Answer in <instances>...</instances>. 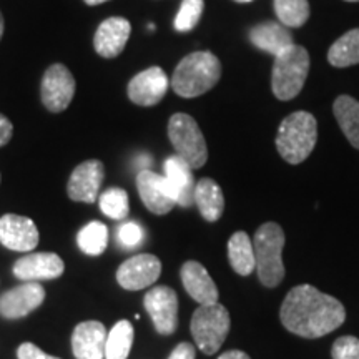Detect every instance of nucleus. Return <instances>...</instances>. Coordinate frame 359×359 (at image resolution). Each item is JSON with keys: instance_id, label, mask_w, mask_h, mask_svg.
I'll return each instance as SVG.
<instances>
[{"instance_id": "31", "label": "nucleus", "mask_w": 359, "mask_h": 359, "mask_svg": "<svg viewBox=\"0 0 359 359\" xmlns=\"http://www.w3.org/2000/svg\"><path fill=\"white\" fill-rule=\"evenodd\" d=\"M143 236H145V231L138 223L135 222H127L123 223L122 226L116 231V238H118V243L125 250L137 248L138 245H142Z\"/></svg>"}, {"instance_id": "34", "label": "nucleus", "mask_w": 359, "mask_h": 359, "mask_svg": "<svg viewBox=\"0 0 359 359\" xmlns=\"http://www.w3.org/2000/svg\"><path fill=\"white\" fill-rule=\"evenodd\" d=\"M196 349L191 343H180L177 348L173 349L168 359H195Z\"/></svg>"}, {"instance_id": "38", "label": "nucleus", "mask_w": 359, "mask_h": 359, "mask_svg": "<svg viewBox=\"0 0 359 359\" xmlns=\"http://www.w3.org/2000/svg\"><path fill=\"white\" fill-rule=\"evenodd\" d=\"M2 35H4V17L2 13H0V39H2Z\"/></svg>"}, {"instance_id": "37", "label": "nucleus", "mask_w": 359, "mask_h": 359, "mask_svg": "<svg viewBox=\"0 0 359 359\" xmlns=\"http://www.w3.org/2000/svg\"><path fill=\"white\" fill-rule=\"evenodd\" d=\"M83 2L87 4V6H100V4L109 2V0H83Z\"/></svg>"}, {"instance_id": "4", "label": "nucleus", "mask_w": 359, "mask_h": 359, "mask_svg": "<svg viewBox=\"0 0 359 359\" xmlns=\"http://www.w3.org/2000/svg\"><path fill=\"white\" fill-rule=\"evenodd\" d=\"M285 231L278 223H263L255 233L253 250L259 281L266 288H276L285 278L283 264Z\"/></svg>"}, {"instance_id": "25", "label": "nucleus", "mask_w": 359, "mask_h": 359, "mask_svg": "<svg viewBox=\"0 0 359 359\" xmlns=\"http://www.w3.org/2000/svg\"><path fill=\"white\" fill-rule=\"evenodd\" d=\"M327 62L338 69L359 64V29L349 30L331 45Z\"/></svg>"}, {"instance_id": "1", "label": "nucleus", "mask_w": 359, "mask_h": 359, "mask_svg": "<svg viewBox=\"0 0 359 359\" xmlns=\"http://www.w3.org/2000/svg\"><path fill=\"white\" fill-rule=\"evenodd\" d=\"M283 326L306 339L333 333L346 320L343 303L311 285H299L286 294L280 309Z\"/></svg>"}, {"instance_id": "21", "label": "nucleus", "mask_w": 359, "mask_h": 359, "mask_svg": "<svg viewBox=\"0 0 359 359\" xmlns=\"http://www.w3.org/2000/svg\"><path fill=\"white\" fill-rule=\"evenodd\" d=\"M250 40L259 50L271 53L275 57L294 43L288 27L280 22H264V24L257 25L255 29H251Z\"/></svg>"}, {"instance_id": "11", "label": "nucleus", "mask_w": 359, "mask_h": 359, "mask_svg": "<svg viewBox=\"0 0 359 359\" xmlns=\"http://www.w3.org/2000/svg\"><path fill=\"white\" fill-rule=\"evenodd\" d=\"M161 275V262L155 255H137L122 263L116 271V281L123 290H145L158 280Z\"/></svg>"}, {"instance_id": "18", "label": "nucleus", "mask_w": 359, "mask_h": 359, "mask_svg": "<svg viewBox=\"0 0 359 359\" xmlns=\"http://www.w3.org/2000/svg\"><path fill=\"white\" fill-rule=\"evenodd\" d=\"M132 32V25L123 17H110L98 25L93 45L100 57L115 58L123 52Z\"/></svg>"}, {"instance_id": "27", "label": "nucleus", "mask_w": 359, "mask_h": 359, "mask_svg": "<svg viewBox=\"0 0 359 359\" xmlns=\"http://www.w3.org/2000/svg\"><path fill=\"white\" fill-rule=\"evenodd\" d=\"M79 248L88 257H98L109 245V230L100 222H90L85 224L77 235Z\"/></svg>"}, {"instance_id": "13", "label": "nucleus", "mask_w": 359, "mask_h": 359, "mask_svg": "<svg viewBox=\"0 0 359 359\" xmlns=\"http://www.w3.org/2000/svg\"><path fill=\"white\" fill-rule=\"evenodd\" d=\"M45 299V290L37 281H27L0 296V316L19 320L35 311Z\"/></svg>"}, {"instance_id": "24", "label": "nucleus", "mask_w": 359, "mask_h": 359, "mask_svg": "<svg viewBox=\"0 0 359 359\" xmlns=\"http://www.w3.org/2000/svg\"><path fill=\"white\" fill-rule=\"evenodd\" d=\"M333 111L341 132L359 150V102L349 95H339L333 103Z\"/></svg>"}, {"instance_id": "17", "label": "nucleus", "mask_w": 359, "mask_h": 359, "mask_svg": "<svg viewBox=\"0 0 359 359\" xmlns=\"http://www.w3.org/2000/svg\"><path fill=\"white\" fill-rule=\"evenodd\" d=\"M107 330L100 321H83L72 333V351L77 359H103L107 346Z\"/></svg>"}, {"instance_id": "26", "label": "nucleus", "mask_w": 359, "mask_h": 359, "mask_svg": "<svg viewBox=\"0 0 359 359\" xmlns=\"http://www.w3.org/2000/svg\"><path fill=\"white\" fill-rule=\"evenodd\" d=\"M133 326L127 320L118 321L107 334L105 359H127L133 346Z\"/></svg>"}, {"instance_id": "7", "label": "nucleus", "mask_w": 359, "mask_h": 359, "mask_svg": "<svg viewBox=\"0 0 359 359\" xmlns=\"http://www.w3.org/2000/svg\"><path fill=\"white\" fill-rule=\"evenodd\" d=\"M168 138L177 151L193 170L203 167L208 160V148L195 118L187 114H175L168 120Z\"/></svg>"}, {"instance_id": "14", "label": "nucleus", "mask_w": 359, "mask_h": 359, "mask_svg": "<svg viewBox=\"0 0 359 359\" xmlns=\"http://www.w3.org/2000/svg\"><path fill=\"white\" fill-rule=\"evenodd\" d=\"M40 233L30 218L20 215H4L0 218V243L12 251H32L37 248Z\"/></svg>"}, {"instance_id": "23", "label": "nucleus", "mask_w": 359, "mask_h": 359, "mask_svg": "<svg viewBox=\"0 0 359 359\" xmlns=\"http://www.w3.org/2000/svg\"><path fill=\"white\" fill-rule=\"evenodd\" d=\"M228 259H230L231 268L240 276H248L253 273V269H257L253 241L245 231H236L231 235L228 241Z\"/></svg>"}, {"instance_id": "5", "label": "nucleus", "mask_w": 359, "mask_h": 359, "mask_svg": "<svg viewBox=\"0 0 359 359\" xmlns=\"http://www.w3.org/2000/svg\"><path fill=\"white\" fill-rule=\"evenodd\" d=\"M309 53L302 45L293 43L275 57L271 72V88L278 100H293L306 83Z\"/></svg>"}, {"instance_id": "33", "label": "nucleus", "mask_w": 359, "mask_h": 359, "mask_svg": "<svg viewBox=\"0 0 359 359\" xmlns=\"http://www.w3.org/2000/svg\"><path fill=\"white\" fill-rule=\"evenodd\" d=\"M17 358L19 359H60L42 351V349L35 346L34 343H22L19 349H17Z\"/></svg>"}, {"instance_id": "22", "label": "nucleus", "mask_w": 359, "mask_h": 359, "mask_svg": "<svg viewBox=\"0 0 359 359\" xmlns=\"http://www.w3.org/2000/svg\"><path fill=\"white\" fill-rule=\"evenodd\" d=\"M195 203L201 217L213 223L222 218L224 212V196L222 188L212 178H201L195 185Z\"/></svg>"}, {"instance_id": "3", "label": "nucleus", "mask_w": 359, "mask_h": 359, "mask_svg": "<svg viewBox=\"0 0 359 359\" xmlns=\"http://www.w3.org/2000/svg\"><path fill=\"white\" fill-rule=\"evenodd\" d=\"M318 140L316 118L309 111H294L283 120L276 133V150L291 165L311 155Z\"/></svg>"}, {"instance_id": "28", "label": "nucleus", "mask_w": 359, "mask_h": 359, "mask_svg": "<svg viewBox=\"0 0 359 359\" xmlns=\"http://www.w3.org/2000/svg\"><path fill=\"white\" fill-rule=\"evenodd\" d=\"M275 13L288 29H298L309 19L308 0H275Z\"/></svg>"}, {"instance_id": "19", "label": "nucleus", "mask_w": 359, "mask_h": 359, "mask_svg": "<svg viewBox=\"0 0 359 359\" xmlns=\"http://www.w3.org/2000/svg\"><path fill=\"white\" fill-rule=\"evenodd\" d=\"M183 288L200 306L218 303V288L206 268L198 262H187L180 269Z\"/></svg>"}, {"instance_id": "39", "label": "nucleus", "mask_w": 359, "mask_h": 359, "mask_svg": "<svg viewBox=\"0 0 359 359\" xmlns=\"http://www.w3.org/2000/svg\"><path fill=\"white\" fill-rule=\"evenodd\" d=\"M235 2H240V4H246V2H251V0H235Z\"/></svg>"}, {"instance_id": "2", "label": "nucleus", "mask_w": 359, "mask_h": 359, "mask_svg": "<svg viewBox=\"0 0 359 359\" xmlns=\"http://www.w3.org/2000/svg\"><path fill=\"white\" fill-rule=\"evenodd\" d=\"M222 77V64L212 52H193L177 65L172 87L177 95L195 98L212 90Z\"/></svg>"}, {"instance_id": "35", "label": "nucleus", "mask_w": 359, "mask_h": 359, "mask_svg": "<svg viewBox=\"0 0 359 359\" xmlns=\"http://www.w3.org/2000/svg\"><path fill=\"white\" fill-rule=\"evenodd\" d=\"M13 135V125L6 115L0 114V147L7 145Z\"/></svg>"}, {"instance_id": "15", "label": "nucleus", "mask_w": 359, "mask_h": 359, "mask_svg": "<svg viewBox=\"0 0 359 359\" xmlns=\"http://www.w3.org/2000/svg\"><path fill=\"white\" fill-rule=\"evenodd\" d=\"M168 87L167 74L160 67H150L130 80L127 92L130 100L137 105L154 107L165 97Z\"/></svg>"}, {"instance_id": "10", "label": "nucleus", "mask_w": 359, "mask_h": 359, "mask_svg": "<svg viewBox=\"0 0 359 359\" xmlns=\"http://www.w3.org/2000/svg\"><path fill=\"white\" fill-rule=\"evenodd\" d=\"M137 190L143 205L155 215H167L177 205L173 190L165 175H158L151 170H142L137 175Z\"/></svg>"}, {"instance_id": "29", "label": "nucleus", "mask_w": 359, "mask_h": 359, "mask_svg": "<svg viewBox=\"0 0 359 359\" xmlns=\"http://www.w3.org/2000/svg\"><path fill=\"white\" fill-rule=\"evenodd\" d=\"M100 210L111 219L127 218L130 212L128 195L122 188H110L100 195Z\"/></svg>"}, {"instance_id": "36", "label": "nucleus", "mask_w": 359, "mask_h": 359, "mask_svg": "<svg viewBox=\"0 0 359 359\" xmlns=\"http://www.w3.org/2000/svg\"><path fill=\"white\" fill-rule=\"evenodd\" d=\"M218 359H251V358L246 353L240 351V349H231V351L223 353Z\"/></svg>"}, {"instance_id": "8", "label": "nucleus", "mask_w": 359, "mask_h": 359, "mask_svg": "<svg viewBox=\"0 0 359 359\" xmlns=\"http://www.w3.org/2000/svg\"><path fill=\"white\" fill-rule=\"evenodd\" d=\"M75 95V79L72 72L62 64H53L43 74L40 85V97L52 114L69 109Z\"/></svg>"}, {"instance_id": "9", "label": "nucleus", "mask_w": 359, "mask_h": 359, "mask_svg": "<svg viewBox=\"0 0 359 359\" xmlns=\"http://www.w3.org/2000/svg\"><path fill=\"white\" fill-rule=\"evenodd\" d=\"M156 333L173 334L178 326V296L168 286H155L143 298Z\"/></svg>"}, {"instance_id": "30", "label": "nucleus", "mask_w": 359, "mask_h": 359, "mask_svg": "<svg viewBox=\"0 0 359 359\" xmlns=\"http://www.w3.org/2000/svg\"><path fill=\"white\" fill-rule=\"evenodd\" d=\"M203 7V0H183L175 19V29L178 32H190L195 29L201 19Z\"/></svg>"}, {"instance_id": "32", "label": "nucleus", "mask_w": 359, "mask_h": 359, "mask_svg": "<svg viewBox=\"0 0 359 359\" xmlns=\"http://www.w3.org/2000/svg\"><path fill=\"white\" fill-rule=\"evenodd\" d=\"M333 359H359V339L354 336H341L331 348Z\"/></svg>"}, {"instance_id": "12", "label": "nucleus", "mask_w": 359, "mask_h": 359, "mask_svg": "<svg viewBox=\"0 0 359 359\" xmlns=\"http://www.w3.org/2000/svg\"><path fill=\"white\" fill-rule=\"evenodd\" d=\"M105 178V167L100 160H87L74 170L67 183V193L70 200L93 203L98 198V191Z\"/></svg>"}, {"instance_id": "40", "label": "nucleus", "mask_w": 359, "mask_h": 359, "mask_svg": "<svg viewBox=\"0 0 359 359\" xmlns=\"http://www.w3.org/2000/svg\"><path fill=\"white\" fill-rule=\"evenodd\" d=\"M344 2H359V0H344Z\"/></svg>"}, {"instance_id": "20", "label": "nucleus", "mask_w": 359, "mask_h": 359, "mask_svg": "<svg viewBox=\"0 0 359 359\" xmlns=\"http://www.w3.org/2000/svg\"><path fill=\"white\" fill-rule=\"evenodd\" d=\"M165 178L168 180L170 187H172L175 201L180 206H190L195 203V180H193L191 167L187 163L182 156L172 155L168 156L163 165Z\"/></svg>"}, {"instance_id": "16", "label": "nucleus", "mask_w": 359, "mask_h": 359, "mask_svg": "<svg viewBox=\"0 0 359 359\" xmlns=\"http://www.w3.org/2000/svg\"><path fill=\"white\" fill-rule=\"evenodd\" d=\"M65 269L64 259L57 253L50 251H40L30 253L19 258L13 264V275L19 280L37 281V280H55L62 276Z\"/></svg>"}, {"instance_id": "6", "label": "nucleus", "mask_w": 359, "mask_h": 359, "mask_svg": "<svg viewBox=\"0 0 359 359\" xmlns=\"http://www.w3.org/2000/svg\"><path fill=\"white\" fill-rule=\"evenodd\" d=\"M230 313L223 304H205L193 313L190 331L200 351L215 354L223 346L224 339L230 333Z\"/></svg>"}]
</instances>
